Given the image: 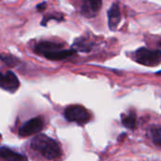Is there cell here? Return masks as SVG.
<instances>
[{"mask_svg": "<svg viewBox=\"0 0 161 161\" xmlns=\"http://www.w3.org/2000/svg\"><path fill=\"white\" fill-rule=\"evenodd\" d=\"M45 7H46V3H45V2H42V3L39 4V5L37 6V9H38V10H42V9L45 8Z\"/></svg>", "mask_w": 161, "mask_h": 161, "instance_id": "15", "label": "cell"}, {"mask_svg": "<svg viewBox=\"0 0 161 161\" xmlns=\"http://www.w3.org/2000/svg\"><path fill=\"white\" fill-rule=\"evenodd\" d=\"M0 88L9 92H14L19 88V80L14 73L11 71L6 74L0 73Z\"/></svg>", "mask_w": 161, "mask_h": 161, "instance_id": "5", "label": "cell"}, {"mask_svg": "<svg viewBox=\"0 0 161 161\" xmlns=\"http://www.w3.org/2000/svg\"><path fill=\"white\" fill-rule=\"evenodd\" d=\"M63 49L62 44L60 43H57V42H41L36 45V52L38 54H41L42 56H47L53 52H56L58 50Z\"/></svg>", "mask_w": 161, "mask_h": 161, "instance_id": "6", "label": "cell"}, {"mask_svg": "<svg viewBox=\"0 0 161 161\" xmlns=\"http://www.w3.org/2000/svg\"><path fill=\"white\" fill-rule=\"evenodd\" d=\"M75 53H76V51L75 49H70V50L60 49V50H58L56 52H53V53L45 56V58L48 59H51V60H61V59L67 58L75 55Z\"/></svg>", "mask_w": 161, "mask_h": 161, "instance_id": "9", "label": "cell"}, {"mask_svg": "<svg viewBox=\"0 0 161 161\" xmlns=\"http://www.w3.org/2000/svg\"><path fill=\"white\" fill-rule=\"evenodd\" d=\"M0 139H1V135H0Z\"/></svg>", "mask_w": 161, "mask_h": 161, "instance_id": "18", "label": "cell"}, {"mask_svg": "<svg viewBox=\"0 0 161 161\" xmlns=\"http://www.w3.org/2000/svg\"><path fill=\"white\" fill-rule=\"evenodd\" d=\"M84 1V10L86 13L93 15L102 6V0H83Z\"/></svg>", "mask_w": 161, "mask_h": 161, "instance_id": "10", "label": "cell"}, {"mask_svg": "<svg viewBox=\"0 0 161 161\" xmlns=\"http://www.w3.org/2000/svg\"><path fill=\"white\" fill-rule=\"evenodd\" d=\"M151 138L156 145L161 147V127L155 128L151 131Z\"/></svg>", "mask_w": 161, "mask_h": 161, "instance_id": "13", "label": "cell"}, {"mask_svg": "<svg viewBox=\"0 0 161 161\" xmlns=\"http://www.w3.org/2000/svg\"><path fill=\"white\" fill-rule=\"evenodd\" d=\"M157 75H161V71L158 72V73H157Z\"/></svg>", "mask_w": 161, "mask_h": 161, "instance_id": "16", "label": "cell"}, {"mask_svg": "<svg viewBox=\"0 0 161 161\" xmlns=\"http://www.w3.org/2000/svg\"><path fill=\"white\" fill-rule=\"evenodd\" d=\"M108 26L111 30H115L120 22H121V10L118 4L114 3L109 10L108 11Z\"/></svg>", "mask_w": 161, "mask_h": 161, "instance_id": "7", "label": "cell"}, {"mask_svg": "<svg viewBox=\"0 0 161 161\" xmlns=\"http://www.w3.org/2000/svg\"><path fill=\"white\" fill-rule=\"evenodd\" d=\"M64 116L69 122L76 123L77 125H85L91 120L90 112L82 106L73 105L66 108Z\"/></svg>", "mask_w": 161, "mask_h": 161, "instance_id": "3", "label": "cell"}, {"mask_svg": "<svg viewBox=\"0 0 161 161\" xmlns=\"http://www.w3.org/2000/svg\"><path fill=\"white\" fill-rule=\"evenodd\" d=\"M122 123L123 125L128 128V129H135L136 123H137V117L134 112H130L129 114L123 115L122 116Z\"/></svg>", "mask_w": 161, "mask_h": 161, "instance_id": "11", "label": "cell"}, {"mask_svg": "<svg viewBox=\"0 0 161 161\" xmlns=\"http://www.w3.org/2000/svg\"><path fill=\"white\" fill-rule=\"evenodd\" d=\"M43 126H44L43 119L42 117H36L29 120L25 125H23L19 129V134L22 137H28L32 134L42 131Z\"/></svg>", "mask_w": 161, "mask_h": 161, "instance_id": "4", "label": "cell"}, {"mask_svg": "<svg viewBox=\"0 0 161 161\" xmlns=\"http://www.w3.org/2000/svg\"><path fill=\"white\" fill-rule=\"evenodd\" d=\"M74 47L75 48V51H81V52H89L92 49V43L87 42L85 39L80 38L75 41Z\"/></svg>", "mask_w": 161, "mask_h": 161, "instance_id": "12", "label": "cell"}, {"mask_svg": "<svg viewBox=\"0 0 161 161\" xmlns=\"http://www.w3.org/2000/svg\"><path fill=\"white\" fill-rule=\"evenodd\" d=\"M159 46H160V47H161V42H159Z\"/></svg>", "mask_w": 161, "mask_h": 161, "instance_id": "17", "label": "cell"}, {"mask_svg": "<svg viewBox=\"0 0 161 161\" xmlns=\"http://www.w3.org/2000/svg\"><path fill=\"white\" fill-rule=\"evenodd\" d=\"M0 59L3 60L7 65L8 66H14L16 65V62H17V59L10 57V56H4V55H0Z\"/></svg>", "mask_w": 161, "mask_h": 161, "instance_id": "14", "label": "cell"}, {"mask_svg": "<svg viewBox=\"0 0 161 161\" xmlns=\"http://www.w3.org/2000/svg\"><path fill=\"white\" fill-rule=\"evenodd\" d=\"M136 60L145 66H158L161 63L160 50H151L145 47L138 49L135 53Z\"/></svg>", "mask_w": 161, "mask_h": 161, "instance_id": "2", "label": "cell"}, {"mask_svg": "<svg viewBox=\"0 0 161 161\" xmlns=\"http://www.w3.org/2000/svg\"><path fill=\"white\" fill-rule=\"evenodd\" d=\"M31 147L36 152L40 153L43 158L49 160H54L61 156L59 145L57 142L45 135H38L31 141Z\"/></svg>", "mask_w": 161, "mask_h": 161, "instance_id": "1", "label": "cell"}, {"mask_svg": "<svg viewBox=\"0 0 161 161\" xmlns=\"http://www.w3.org/2000/svg\"><path fill=\"white\" fill-rule=\"evenodd\" d=\"M0 158L5 161H27L25 156L14 152L8 147H0Z\"/></svg>", "mask_w": 161, "mask_h": 161, "instance_id": "8", "label": "cell"}]
</instances>
